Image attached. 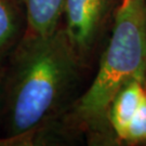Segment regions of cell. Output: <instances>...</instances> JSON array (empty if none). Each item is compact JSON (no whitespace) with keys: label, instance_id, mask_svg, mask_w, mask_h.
<instances>
[{"label":"cell","instance_id":"6da1fadb","mask_svg":"<svg viewBox=\"0 0 146 146\" xmlns=\"http://www.w3.org/2000/svg\"><path fill=\"white\" fill-rule=\"evenodd\" d=\"M84 65L63 26L25 34L11 53L3 89L5 145H25L55 115Z\"/></svg>","mask_w":146,"mask_h":146},{"label":"cell","instance_id":"7a4b0ae2","mask_svg":"<svg viewBox=\"0 0 146 146\" xmlns=\"http://www.w3.org/2000/svg\"><path fill=\"white\" fill-rule=\"evenodd\" d=\"M146 77L144 0H121L114 26L92 84L76 102L70 121L96 136L113 135L108 122L111 101L134 78ZM114 136V135H113Z\"/></svg>","mask_w":146,"mask_h":146},{"label":"cell","instance_id":"3957f363","mask_svg":"<svg viewBox=\"0 0 146 146\" xmlns=\"http://www.w3.org/2000/svg\"><path fill=\"white\" fill-rule=\"evenodd\" d=\"M114 0H64V29L82 64L94 49Z\"/></svg>","mask_w":146,"mask_h":146},{"label":"cell","instance_id":"277c9868","mask_svg":"<svg viewBox=\"0 0 146 146\" xmlns=\"http://www.w3.org/2000/svg\"><path fill=\"white\" fill-rule=\"evenodd\" d=\"M145 94V78H134L120 89L111 101L108 110V122L113 135L118 142H121Z\"/></svg>","mask_w":146,"mask_h":146},{"label":"cell","instance_id":"5b68a950","mask_svg":"<svg viewBox=\"0 0 146 146\" xmlns=\"http://www.w3.org/2000/svg\"><path fill=\"white\" fill-rule=\"evenodd\" d=\"M27 29L24 0H0V64L11 55Z\"/></svg>","mask_w":146,"mask_h":146},{"label":"cell","instance_id":"8992f818","mask_svg":"<svg viewBox=\"0 0 146 146\" xmlns=\"http://www.w3.org/2000/svg\"><path fill=\"white\" fill-rule=\"evenodd\" d=\"M27 34L48 35L56 31L63 16L64 0H24Z\"/></svg>","mask_w":146,"mask_h":146},{"label":"cell","instance_id":"52a82bcc","mask_svg":"<svg viewBox=\"0 0 146 146\" xmlns=\"http://www.w3.org/2000/svg\"><path fill=\"white\" fill-rule=\"evenodd\" d=\"M121 143L128 145L146 143V94L135 115L131 119L121 139Z\"/></svg>","mask_w":146,"mask_h":146},{"label":"cell","instance_id":"ba28073f","mask_svg":"<svg viewBox=\"0 0 146 146\" xmlns=\"http://www.w3.org/2000/svg\"><path fill=\"white\" fill-rule=\"evenodd\" d=\"M144 5H145V12H146V0H144Z\"/></svg>","mask_w":146,"mask_h":146},{"label":"cell","instance_id":"9c48e42d","mask_svg":"<svg viewBox=\"0 0 146 146\" xmlns=\"http://www.w3.org/2000/svg\"><path fill=\"white\" fill-rule=\"evenodd\" d=\"M145 89H146V77H145Z\"/></svg>","mask_w":146,"mask_h":146}]
</instances>
